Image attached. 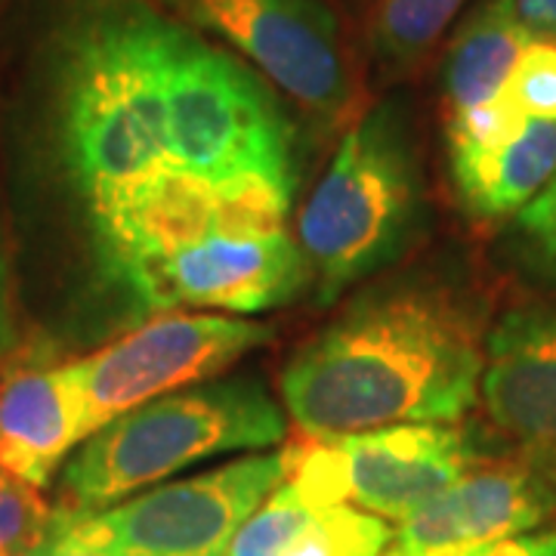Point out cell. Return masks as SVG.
I'll list each match as a JSON object with an SVG mask.
<instances>
[{
  "instance_id": "cb8c5ba5",
  "label": "cell",
  "mask_w": 556,
  "mask_h": 556,
  "mask_svg": "<svg viewBox=\"0 0 556 556\" xmlns=\"http://www.w3.org/2000/svg\"><path fill=\"white\" fill-rule=\"evenodd\" d=\"M28 556H112L109 551H100V547H90L84 541H75L72 535H65L60 529H47V538L40 541L38 547Z\"/></svg>"
},
{
  "instance_id": "603a6c76",
  "label": "cell",
  "mask_w": 556,
  "mask_h": 556,
  "mask_svg": "<svg viewBox=\"0 0 556 556\" xmlns=\"http://www.w3.org/2000/svg\"><path fill=\"white\" fill-rule=\"evenodd\" d=\"M517 16L532 38L556 43V0H517Z\"/></svg>"
},
{
  "instance_id": "7c38bea8",
  "label": "cell",
  "mask_w": 556,
  "mask_h": 556,
  "mask_svg": "<svg viewBox=\"0 0 556 556\" xmlns=\"http://www.w3.org/2000/svg\"><path fill=\"white\" fill-rule=\"evenodd\" d=\"M479 393L497 430L541 452L556 448V303L497 325Z\"/></svg>"
},
{
  "instance_id": "8992f818",
  "label": "cell",
  "mask_w": 556,
  "mask_h": 556,
  "mask_svg": "<svg viewBox=\"0 0 556 556\" xmlns=\"http://www.w3.org/2000/svg\"><path fill=\"white\" fill-rule=\"evenodd\" d=\"M294 448L232 460L97 514H56L53 529L112 556H223L229 541L288 479Z\"/></svg>"
},
{
  "instance_id": "8fae6325",
  "label": "cell",
  "mask_w": 556,
  "mask_h": 556,
  "mask_svg": "<svg viewBox=\"0 0 556 556\" xmlns=\"http://www.w3.org/2000/svg\"><path fill=\"white\" fill-rule=\"evenodd\" d=\"M346 501L380 519L405 522L473 464V442L442 424H396L334 439Z\"/></svg>"
},
{
  "instance_id": "d6986e66",
  "label": "cell",
  "mask_w": 556,
  "mask_h": 556,
  "mask_svg": "<svg viewBox=\"0 0 556 556\" xmlns=\"http://www.w3.org/2000/svg\"><path fill=\"white\" fill-rule=\"evenodd\" d=\"M504 90L529 121H556V43L532 40Z\"/></svg>"
},
{
  "instance_id": "5b68a950",
  "label": "cell",
  "mask_w": 556,
  "mask_h": 556,
  "mask_svg": "<svg viewBox=\"0 0 556 556\" xmlns=\"http://www.w3.org/2000/svg\"><path fill=\"white\" fill-rule=\"evenodd\" d=\"M417 207V174L399 105H378L343 137L300 211V254L331 303L399 254Z\"/></svg>"
},
{
  "instance_id": "ffe728a7",
  "label": "cell",
  "mask_w": 556,
  "mask_h": 556,
  "mask_svg": "<svg viewBox=\"0 0 556 556\" xmlns=\"http://www.w3.org/2000/svg\"><path fill=\"white\" fill-rule=\"evenodd\" d=\"M526 124H529V118L514 105L507 90H501L492 102L477 105L470 112H460V115H452L448 146L452 149H473V152L501 149V146H507L510 139L517 137Z\"/></svg>"
},
{
  "instance_id": "2e32d148",
  "label": "cell",
  "mask_w": 556,
  "mask_h": 556,
  "mask_svg": "<svg viewBox=\"0 0 556 556\" xmlns=\"http://www.w3.org/2000/svg\"><path fill=\"white\" fill-rule=\"evenodd\" d=\"M467 0H383L371 28L375 53L387 65L420 60Z\"/></svg>"
},
{
  "instance_id": "d4e9b609",
  "label": "cell",
  "mask_w": 556,
  "mask_h": 556,
  "mask_svg": "<svg viewBox=\"0 0 556 556\" xmlns=\"http://www.w3.org/2000/svg\"><path fill=\"white\" fill-rule=\"evenodd\" d=\"M10 313H7V291H3V276H0V356L10 346Z\"/></svg>"
},
{
  "instance_id": "e0dca14e",
  "label": "cell",
  "mask_w": 556,
  "mask_h": 556,
  "mask_svg": "<svg viewBox=\"0 0 556 556\" xmlns=\"http://www.w3.org/2000/svg\"><path fill=\"white\" fill-rule=\"evenodd\" d=\"M393 529L387 519L375 517L362 507L338 504L318 510L281 556H380L390 544Z\"/></svg>"
},
{
  "instance_id": "7402d4cb",
  "label": "cell",
  "mask_w": 556,
  "mask_h": 556,
  "mask_svg": "<svg viewBox=\"0 0 556 556\" xmlns=\"http://www.w3.org/2000/svg\"><path fill=\"white\" fill-rule=\"evenodd\" d=\"M464 556H556V529L554 532H544V535H522L510 538V541H501L492 547H482L473 554Z\"/></svg>"
},
{
  "instance_id": "9a60e30c",
  "label": "cell",
  "mask_w": 556,
  "mask_h": 556,
  "mask_svg": "<svg viewBox=\"0 0 556 556\" xmlns=\"http://www.w3.org/2000/svg\"><path fill=\"white\" fill-rule=\"evenodd\" d=\"M532 35L517 16V0H485L477 7L445 56V97L452 115L492 102L507 87Z\"/></svg>"
},
{
  "instance_id": "6da1fadb",
  "label": "cell",
  "mask_w": 556,
  "mask_h": 556,
  "mask_svg": "<svg viewBox=\"0 0 556 556\" xmlns=\"http://www.w3.org/2000/svg\"><path fill=\"white\" fill-rule=\"evenodd\" d=\"M477 318L427 288L356 300L291 358L281 393L303 433L340 439L457 420L482 383Z\"/></svg>"
},
{
  "instance_id": "ba28073f",
  "label": "cell",
  "mask_w": 556,
  "mask_h": 556,
  "mask_svg": "<svg viewBox=\"0 0 556 556\" xmlns=\"http://www.w3.org/2000/svg\"><path fill=\"white\" fill-rule=\"evenodd\" d=\"M273 338L269 325L219 316H164L75 362L90 437L139 405L195 387Z\"/></svg>"
},
{
  "instance_id": "44dd1931",
  "label": "cell",
  "mask_w": 556,
  "mask_h": 556,
  "mask_svg": "<svg viewBox=\"0 0 556 556\" xmlns=\"http://www.w3.org/2000/svg\"><path fill=\"white\" fill-rule=\"evenodd\" d=\"M519 229L532 239L544 257L556 263V174L535 199L519 211Z\"/></svg>"
},
{
  "instance_id": "52a82bcc",
  "label": "cell",
  "mask_w": 556,
  "mask_h": 556,
  "mask_svg": "<svg viewBox=\"0 0 556 556\" xmlns=\"http://www.w3.org/2000/svg\"><path fill=\"white\" fill-rule=\"evenodd\" d=\"M115 276L152 309L207 306L263 313L298 298L309 269L285 226L223 223L134 260Z\"/></svg>"
},
{
  "instance_id": "9c48e42d",
  "label": "cell",
  "mask_w": 556,
  "mask_h": 556,
  "mask_svg": "<svg viewBox=\"0 0 556 556\" xmlns=\"http://www.w3.org/2000/svg\"><path fill=\"white\" fill-rule=\"evenodd\" d=\"M214 31L316 118L338 121L356 100L338 20L318 0H164Z\"/></svg>"
},
{
  "instance_id": "5bb4252c",
  "label": "cell",
  "mask_w": 556,
  "mask_h": 556,
  "mask_svg": "<svg viewBox=\"0 0 556 556\" xmlns=\"http://www.w3.org/2000/svg\"><path fill=\"white\" fill-rule=\"evenodd\" d=\"M457 192L477 217L522 211L556 174V121H529L501 149H452Z\"/></svg>"
},
{
  "instance_id": "ac0fdd59",
  "label": "cell",
  "mask_w": 556,
  "mask_h": 556,
  "mask_svg": "<svg viewBox=\"0 0 556 556\" xmlns=\"http://www.w3.org/2000/svg\"><path fill=\"white\" fill-rule=\"evenodd\" d=\"M50 510L22 479L0 470V556H28L50 529Z\"/></svg>"
},
{
  "instance_id": "277c9868",
  "label": "cell",
  "mask_w": 556,
  "mask_h": 556,
  "mask_svg": "<svg viewBox=\"0 0 556 556\" xmlns=\"http://www.w3.org/2000/svg\"><path fill=\"white\" fill-rule=\"evenodd\" d=\"M285 439V417L257 380L195 383L100 427L62 477V514H97L146 485L226 455Z\"/></svg>"
},
{
  "instance_id": "7a4b0ae2",
  "label": "cell",
  "mask_w": 556,
  "mask_h": 556,
  "mask_svg": "<svg viewBox=\"0 0 556 556\" xmlns=\"http://www.w3.org/2000/svg\"><path fill=\"white\" fill-rule=\"evenodd\" d=\"M177 28L146 0H68L47 43L50 115L93 217L174 174L167 68Z\"/></svg>"
},
{
  "instance_id": "4fadbf2b",
  "label": "cell",
  "mask_w": 556,
  "mask_h": 556,
  "mask_svg": "<svg viewBox=\"0 0 556 556\" xmlns=\"http://www.w3.org/2000/svg\"><path fill=\"white\" fill-rule=\"evenodd\" d=\"M87 412L75 365L31 368L0 383V470L40 489L65 455L87 442Z\"/></svg>"
},
{
  "instance_id": "30bf717a",
  "label": "cell",
  "mask_w": 556,
  "mask_h": 556,
  "mask_svg": "<svg viewBox=\"0 0 556 556\" xmlns=\"http://www.w3.org/2000/svg\"><path fill=\"white\" fill-rule=\"evenodd\" d=\"M556 510V479L541 464L470 467L396 532L402 556H464L532 535Z\"/></svg>"
},
{
  "instance_id": "3957f363",
  "label": "cell",
  "mask_w": 556,
  "mask_h": 556,
  "mask_svg": "<svg viewBox=\"0 0 556 556\" xmlns=\"http://www.w3.org/2000/svg\"><path fill=\"white\" fill-rule=\"evenodd\" d=\"M167 139L177 174L288 214L294 139L281 105L239 60L182 25L167 68Z\"/></svg>"
}]
</instances>
